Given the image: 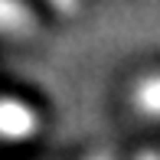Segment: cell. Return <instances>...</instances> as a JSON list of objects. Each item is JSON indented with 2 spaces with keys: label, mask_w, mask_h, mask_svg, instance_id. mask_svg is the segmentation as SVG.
Masks as SVG:
<instances>
[{
  "label": "cell",
  "mask_w": 160,
  "mask_h": 160,
  "mask_svg": "<svg viewBox=\"0 0 160 160\" xmlns=\"http://www.w3.org/2000/svg\"><path fill=\"white\" fill-rule=\"evenodd\" d=\"M49 7H52V10H59V13H65V17H72V13L78 10V3H82V0H46Z\"/></svg>",
  "instance_id": "cell-4"
},
{
  "label": "cell",
  "mask_w": 160,
  "mask_h": 160,
  "mask_svg": "<svg viewBox=\"0 0 160 160\" xmlns=\"http://www.w3.org/2000/svg\"><path fill=\"white\" fill-rule=\"evenodd\" d=\"M92 160H111V157H92Z\"/></svg>",
  "instance_id": "cell-6"
},
{
  "label": "cell",
  "mask_w": 160,
  "mask_h": 160,
  "mask_svg": "<svg viewBox=\"0 0 160 160\" xmlns=\"http://www.w3.org/2000/svg\"><path fill=\"white\" fill-rule=\"evenodd\" d=\"M137 160H160V157H157V154H141Z\"/></svg>",
  "instance_id": "cell-5"
},
{
  "label": "cell",
  "mask_w": 160,
  "mask_h": 160,
  "mask_svg": "<svg viewBox=\"0 0 160 160\" xmlns=\"http://www.w3.org/2000/svg\"><path fill=\"white\" fill-rule=\"evenodd\" d=\"M36 30V17L23 0H0V33L7 36H26Z\"/></svg>",
  "instance_id": "cell-2"
},
{
  "label": "cell",
  "mask_w": 160,
  "mask_h": 160,
  "mask_svg": "<svg viewBox=\"0 0 160 160\" xmlns=\"http://www.w3.org/2000/svg\"><path fill=\"white\" fill-rule=\"evenodd\" d=\"M39 131V114L20 98H0V141H26Z\"/></svg>",
  "instance_id": "cell-1"
},
{
  "label": "cell",
  "mask_w": 160,
  "mask_h": 160,
  "mask_svg": "<svg viewBox=\"0 0 160 160\" xmlns=\"http://www.w3.org/2000/svg\"><path fill=\"white\" fill-rule=\"evenodd\" d=\"M134 108L141 114H147V118H160V75H147L141 78V82L134 85Z\"/></svg>",
  "instance_id": "cell-3"
}]
</instances>
